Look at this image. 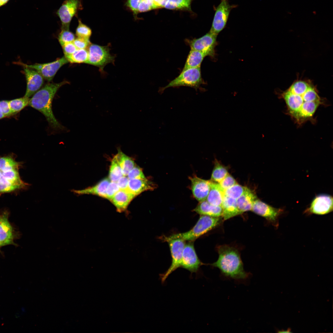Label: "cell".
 Instances as JSON below:
<instances>
[{
    "mask_svg": "<svg viewBox=\"0 0 333 333\" xmlns=\"http://www.w3.org/2000/svg\"><path fill=\"white\" fill-rule=\"evenodd\" d=\"M279 94L286 103L287 113L299 125L314 121L316 110L323 104L316 87L309 79H297Z\"/></svg>",
    "mask_w": 333,
    "mask_h": 333,
    "instance_id": "obj_1",
    "label": "cell"
},
{
    "mask_svg": "<svg viewBox=\"0 0 333 333\" xmlns=\"http://www.w3.org/2000/svg\"><path fill=\"white\" fill-rule=\"evenodd\" d=\"M219 257L211 265L218 268L225 277L237 281L247 279L250 274L244 268L238 250L227 245L217 247Z\"/></svg>",
    "mask_w": 333,
    "mask_h": 333,
    "instance_id": "obj_2",
    "label": "cell"
},
{
    "mask_svg": "<svg viewBox=\"0 0 333 333\" xmlns=\"http://www.w3.org/2000/svg\"><path fill=\"white\" fill-rule=\"evenodd\" d=\"M68 82L49 83L40 89L30 99L29 105L41 112L45 117L50 126L56 130H62L64 127L55 117L52 110V102L58 90Z\"/></svg>",
    "mask_w": 333,
    "mask_h": 333,
    "instance_id": "obj_3",
    "label": "cell"
},
{
    "mask_svg": "<svg viewBox=\"0 0 333 333\" xmlns=\"http://www.w3.org/2000/svg\"><path fill=\"white\" fill-rule=\"evenodd\" d=\"M223 220L221 216L214 217L201 215L195 224L189 231L168 236H163L161 237L162 239L164 241L176 238L185 241H193L219 225Z\"/></svg>",
    "mask_w": 333,
    "mask_h": 333,
    "instance_id": "obj_4",
    "label": "cell"
},
{
    "mask_svg": "<svg viewBox=\"0 0 333 333\" xmlns=\"http://www.w3.org/2000/svg\"><path fill=\"white\" fill-rule=\"evenodd\" d=\"M204 84L200 67L189 68L183 69L178 76L166 86L162 88L159 91L162 92L167 88L181 86L193 88L196 90L199 89L201 85Z\"/></svg>",
    "mask_w": 333,
    "mask_h": 333,
    "instance_id": "obj_5",
    "label": "cell"
},
{
    "mask_svg": "<svg viewBox=\"0 0 333 333\" xmlns=\"http://www.w3.org/2000/svg\"><path fill=\"white\" fill-rule=\"evenodd\" d=\"M88 58L86 63L98 67L101 71L108 64L113 63L115 57L110 53L108 45L90 43L88 47Z\"/></svg>",
    "mask_w": 333,
    "mask_h": 333,
    "instance_id": "obj_6",
    "label": "cell"
},
{
    "mask_svg": "<svg viewBox=\"0 0 333 333\" xmlns=\"http://www.w3.org/2000/svg\"><path fill=\"white\" fill-rule=\"evenodd\" d=\"M172 257L171 265L164 273L160 274L161 282L164 283L168 276L177 268L181 267L183 252L185 245V240L179 238L167 239Z\"/></svg>",
    "mask_w": 333,
    "mask_h": 333,
    "instance_id": "obj_7",
    "label": "cell"
},
{
    "mask_svg": "<svg viewBox=\"0 0 333 333\" xmlns=\"http://www.w3.org/2000/svg\"><path fill=\"white\" fill-rule=\"evenodd\" d=\"M236 7V5H230L228 0H221L220 4L215 8L209 32L217 35L225 27L231 10Z\"/></svg>",
    "mask_w": 333,
    "mask_h": 333,
    "instance_id": "obj_8",
    "label": "cell"
},
{
    "mask_svg": "<svg viewBox=\"0 0 333 333\" xmlns=\"http://www.w3.org/2000/svg\"><path fill=\"white\" fill-rule=\"evenodd\" d=\"M217 35L209 32L202 37L192 39H186V42L191 49L204 53L207 56L213 57L215 48L217 44Z\"/></svg>",
    "mask_w": 333,
    "mask_h": 333,
    "instance_id": "obj_9",
    "label": "cell"
},
{
    "mask_svg": "<svg viewBox=\"0 0 333 333\" xmlns=\"http://www.w3.org/2000/svg\"><path fill=\"white\" fill-rule=\"evenodd\" d=\"M68 62L64 56L59 58L53 62L43 63L27 65L19 62L23 66L34 69L39 73L48 82L52 80L58 70L64 65Z\"/></svg>",
    "mask_w": 333,
    "mask_h": 333,
    "instance_id": "obj_10",
    "label": "cell"
},
{
    "mask_svg": "<svg viewBox=\"0 0 333 333\" xmlns=\"http://www.w3.org/2000/svg\"><path fill=\"white\" fill-rule=\"evenodd\" d=\"M82 8L80 0H65L56 12L62 23L61 29H69L73 17Z\"/></svg>",
    "mask_w": 333,
    "mask_h": 333,
    "instance_id": "obj_11",
    "label": "cell"
},
{
    "mask_svg": "<svg viewBox=\"0 0 333 333\" xmlns=\"http://www.w3.org/2000/svg\"><path fill=\"white\" fill-rule=\"evenodd\" d=\"M251 210L265 218L276 227L278 226V218L283 211V209L273 207L258 198L254 201Z\"/></svg>",
    "mask_w": 333,
    "mask_h": 333,
    "instance_id": "obj_12",
    "label": "cell"
},
{
    "mask_svg": "<svg viewBox=\"0 0 333 333\" xmlns=\"http://www.w3.org/2000/svg\"><path fill=\"white\" fill-rule=\"evenodd\" d=\"M333 211V197L326 194L316 195L305 212L308 214L324 215Z\"/></svg>",
    "mask_w": 333,
    "mask_h": 333,
    "instance_id": "obj_13",
    "label": "cell"
},
{
    "mask_svg": "<svg viewBox=\"0 0 333 333\" xmlns=\"http://www.w3.org/2000/svg\"><path fill=\"white\" fill-rule=\"evenodd\" d=\"M202 263L198 258L192 243L185 244L182 255L181 266L191 273L197 272Z\"/></svg>",
    "mask_w": 333,
    "mask_h": 333,
    "instance_id": "obj_14",
    "label": "cell"
},
{
    "mask_svg": "<svg viewBox=\"0 0 333 333\" xmlns=\"http://www.w3.org/2000/svg\"><path fill=\"white\" fill-rule=\"evenodd\" d=\"M23 67L27 85L24 96L29 98L41 88L43 84L44 78L35 70Z\"/></svg>",
    "mask_w": 333,
    "mask_h": 333,
    "instance_id": "obj_15",
    "label": "cell"
},
{
    "mask_svg": "<svg viewBox=\"0 0 333 333\" xmlns=\"http://www.w3.org/2000/svg\"><path fill=\"white\" fill-rule=\"evenodd\" d=\"M194 197L199 202L206 200L209 194L211 181L200 179L196 175L189 178Z\"/></svg>",
    "mask_w": 333,
    "mask_h": 333,
    "instance_id": "obj_16",
    "label": "cell"
},
{
    "mask_svg": "<svg viewBox=\"0 0 333 333\" xmlns=\"http://www.w3.org/2000/svg\"><path fill=\"white\" fill-rule=\"evenodd\" d=\"M14 236L12 227L7 212L0 215V246L12 244Z\"/></svg>",
    "mask_w": 333,
    "mask_h": 333,
    "instance_id": "obj_17",
    "label": "cell"
},
{
    "mask_svg": "<svg viewBox=\"0 0 333 333\" xmlns=\"http://www.w3.org/2000/svg\"><path fill=\"white\" fill-rule=\"evenodd\" d=\"M135 196V195L125 189H120L110 201L116 207L118 212H124L127 210L128 205Z\"/></svg>",
    "mask_w": 333,
    "mask_h": 333,
    "instance_id": "obj_18",
    "label": "cell"
},
{
    "mask_svg": "<svg viewBox=\"0 0 333 333\" xmlns=\"http://www.w3.org/2000/svg\"><path fill=\"white\" fill-rule=\"evenodd\" d=\"M152 182L146 179H130L128 186L125 189L127 191L137 195L148 190H153L156 187Z\"/></svg>",
    "mask_w": 333,
    "mask_h": 333,
    "instance_id": "obj_19",
    "label": "cell"
},
{
    "mask_svg": "<svg viewBox=\"0 0 333 333\" xmlns=\"http://www.w3.org/2000/svg\"><path fill=\"white\" fill-rule=\"evenodd\" d=\"M257 198L255 194L246 187L242 195L236 199L237 207L240 213L251 210L254 201Z\"/></svg>",
    "mask_w": 333,
    "mask_h": 333,
    "instance_id": "obj_20",
    "label": "cell"
},
{
    "mask_svg": "<svg viewBox=\"0 0 333 333\" xmlns=\"http://www.w3.org/2000/svg\"><path fill=\"white\" fill-rule=\"evenodd\" d=\"M221 207L222 217L224 220H228L241 214L237 207L236 199L224 195Z\"/></svg>",
    "mask_w": 333,
    "mask_h": 333,
    "instance_id": "obj_21",
    "label": "cell"
},
{
    "mask_svg": "<svg viewBox=\"0 0 333 333\" xmlns=\"http://www.w3.org/2000/svg\"><path fill=\"white\" fill-rule=\"evenodd\" d=\"M110 181L109 179L105 178L92 187L82 190H73L72 191L78 195L92 194L105 198L106 189Z\"/></svg>",
    "mask_w": 333,
    "mask_h": 333,
    "instance_id": "obj_22",
    "label": "cell"
},
{
    "mask_svg": "<svg viewBox=\"0 0 333 333\" xmlns=\"http://www.w3.org/2000/svg\"><path fill=\"white\" fill-rule=\"evenodd\" d=\"M193 211L201 215L214 217H222V208L221 206L211 204L206 200L199 202Z\"/></svg>",
    "mask_w": 333,
    "mask_h": 333,
    "instance_id": "obj_23",
    "label": "cell"
},
{
    "mask_svg": "<svg viewBox=\"0 0 333 333\" xmlns=\"http://www.w3.org/2000/svg\"><path fill=\"white\" fill-rule=\"evenodd\" d=\"M210 181V190L206 200L212 205L221 206L224 191L219 183Z\"/></svg>",
    "mask_w": 333,
    "mask_h": 333,
    "instance_id": "obj_24",
    "label": "cell"
},
{
    "mask_svg": "<svg viewBox=\"0 0 333 333\" xmlns=\"http://www.w3.org/2000/svg\"><path fill=\"white\" fill-rule=\"evenodd\" d=\"M206 56V54L202 52L191 49L183 69L200 67L201 64Z\"/></svg>",
    "mask_w": 333,
    "mask_h": 333,
    "instance_id": "obj_25",
    "label": "cell"
},
{
    "mask_svg": "<svg viewBox=\"0 0 333 333\" xmlns=\"http://www.w3.org/2000/svg\"><path fill=\"white\" fill-rule=\"evenodd\" d=\"M115 157L121 167L123 175L127 176L135 166L134 161L120 150H118V152Z\"/></svg>",
    "mask_w": 333,
    "mask_h": 333,
    "instance_id": "obj_26",
    "label": "cell"
},
{
    "mask_svg": "<svg viewBox=\"0 0 333 333\" xmlns=\"http://www.w3.org/2000/svg\"><path fill=\"white\" fill-rule=\"evenodd\" d=\"M22 166V163L16 161L12 155L0 157V170L2 172L18 170Z\"/></svg>",
    "mask_w": 333,
    "mask_h": 333,
    "instance_id": "obj_27",
    "label": "cell"
},
{
    "mask_svg": "<svg viewBox=\"0 0 333 333\" xmlns=\"http://www.w3.org/2000/svg\"><path fill=\"white\" fill-rule=\"evenodd\" d=\"M27 183L20 184L8 180L2 177L0 179V194L25 189L29 186Z\"/></svg>",
    "mask_w": 333,
    "mask_h": 333,
    "instance_id": "obj_28",
    "label": "cell"
},
{
    "mask_svg": "<svg viewBox=\"0 0 333 333\" xmlns=\"http://www.w3.org/2000/svg\"><path fill=\"white\" fill-rule=\"evenodd\" d=\"M228 174L227 168L216 161L212 172L211 180L219 183Z\"/></svg>",
    "mask_w": 333,
    "mask_h": 333,
    "instance_id": "obj_29",
    "label": "cell"
},
{
    "mask_svg": "<svg viewBox=\"0 0 333 333\" xmlns=\"http://www.w3.org/2000/svg\"><path fill=\"white\" fill-rule=\"evenodd\" d=\"M192 0H168L164 7L170 10L190 11Z\"/></svg>",
    "mask_w": 333,
    "mask_h": 333,
    "instance_id": "obj_30",
    "label": "cell"
},
{
    "mask_svg": "<svg viewBox=\"0 0 333 333\" xmlns=\"http://www.w3.org/2000/svg\"><path fill=\"white\" fill-rule=\"evenodd\" d=\"M65 57L72 63H86L88 58V51L86 49H77L72 54Z\"/></svg>",
    "mask_w": 333,
    "mask_h": 333,
    "instance_id": "obj_31",
    "label": "cell"
},
{
    "mask_svg": "<svg viewBox=\"0 0 333 333\" xmlns=\"http://www.w3.org/2000/svg\"><path fill=\"white\" fill-rule=\"evenodd\" d=\"M30 99L25 96L9 101L10 108L12 113H17L29 105Z\"/></svg>",
    "mask_w": 333,
    "mask_h": 333,
    "instance_id": "obj_32",
    "label": "cell"
},
{
    "mask_svg": "<svg viewBox=\"0 0 333 333\" xmlns=\"http://www.w3.org/2000/svg\"><path fill=\"white\" fill-rule=\"evenodd\" d=\"M123 175L121 167L114 156L110 167L109 179L111 181L116 182Z\"/></svg>",
    "mask_w": 333,
    "mask_h": 333,
    "instance_id": "obj_33",
    "label": "cell"
},
{
    "mask_svg": "<svg viewBox=\"0 0 333 333\" xmlns=\"http://www.w3.org/2000/svg\"><path fill=\"white\" fill-rule=\"evenodd\" d=\"M246 188L237 183L225 190L224 195L237 199L242 195Z\"/></svg>",
    "mask_w": 333,
    "mask_h": 333,
    "instance_id": "obj_34",
    "label": "cell"
},
{
    "mask_svg": "<svg viewBox=\"0 0 333 333\" xmlns=\"http://www.w3.org/2000/svg\"><path fill=\"white\" fill-rule=\"evenodd\" d=\"M92 33L91 29L79 19L78 24L76 30V35L77 37L89 39Z\"/></svg>",
    "mask_w": 333,
    "mask_h": 333,
    "instance_id": "obj_35",
    "label": "cell"
},
{
    "mask_svg": "<svg viewBox=\"0 0 333 333\" xmlns=\"http://www.w3.org/2000/svg\"><path fill=\"white\" fill-rule=\"evenodd\" d=\"M58 39L60 44L62 46L65 43L73 42L75 37L74 34L69 29H61Z\"/></svg>",
    "mask_w": 333,
    "mask_h": 333,
    "instance_id": "obj_36",
    "label": "cell"
},
{
    "mask_svg": "<svg viewBox=\"0 0 333 333\" xmlns=\"http://www.w3.org/2000/svg\"><path fill=\"white\" fill-rule=\"evenodd\" d=\"M155 9L154 0H141L138 6V12H144Z\"/></svg>",
    "mask_w": 333,
    "mask_h": 333,
    "instance_id": "obj_37",
    "label": "cell"
},
{
    "mask_svg": "<svg viewBox=\"0 0 333 333\" xmlns=\"http://www.w3.org/2000/svg\"><path fill=\"white\" fill-rule=\"evenodd\" d=\"M129 179H146L142 169L138 166H135L129 172L127 176Z\"/></svg>",
    "mask_w": 333,
    "mask_h": 333,
    "instance_id": "obj_38",
    "label": "cell"
},
{
    "mask_svg": "<svg viewBox=\"0 0 333 333\" xmlns=\"http://www.w3.org/2000/svg\"><path fill=\"white\" fill-rule=\"evenodd\" d=\"M119 190L116 182L111 181L106 189L105 198L110 201L115 194Z\"/></svg>",
    "mask_w": 333,
    "mask_h": 333,
    "instance_id": "obj_39",
    "label": "cell"
},
{
    "mask_svg": "<svg viewBox=\"0 0 333 333\" xmlns=\"http://www.w3.org/2000/svg\"><path fill=\"white\" fill-rule=\"evenodd\" d=\"M237 183L234 178L228 174L219 183L224 191Z\"/></svg>",
    "mask_w": 333,
    "mask_h": 333,
    "instance_id": "obj_40",
    "label": "cell"
},
{
    "mask_svg": "<svg viewBox=\"0 0 333 333\" xmlns=\"http://www.w3.org/2000/svg\"><path fill=\"white\" fill-rule=\"evenodd\" d=\"M77 49H86L91 43L89 39L77 37L73 42Z\"/></svg>",
    "mask_w": 333,
    "mask_h": 333,
    "instance_id": "obj_41",
    "label": "cell"
},
{
    "mask_svg": "<svg viewBox=\"0 0 333 333\" xmlns=\"http://www.w3.org/2000/svg\"><path fill=\"white\" fill-rule=\"evenodd\" d=\"M0 111L5 117L14 114L10 108L9 101L3 100L0 101Z\"/></svg>",
    "mask_w": 333,
    "mask_h": 333,
    "instance_id": "obj_42",
    "label": "cell"
},
{
    "mask_svg": "<svg viewBox=\"0 0 333 333\" xmlns=\"http://www.w3.org/2000/svg\"><path fill=\"white\" fill-rule=\"evenodd\" d=\"M62 47L65 57L72 55L77 49L73 42L65 43Z\"/></svg>",
    "mask_w": 333,
    "mask_h": 333,
    "instance_id": "obj_43",
    "label": "cell"
},
{
    "mask_svg": "<svg viewBox=\"0 0 333 333\" xmlns=\"http://www.w3.org/2000/svg\"><path fill=\"white\" fill-rule=\"evenodd\" d=\"M141 0H127L126 5L133 12L134 14L136 16L138 13V8Z\"/></svg>",
    "mask_w": 333,
    "mask_h": 333,
    "instance_id": "obj_44",
    "label": "cell"
},
{
    "mask_svg": "<svg viewBox=\"0 0 333 333\" xmlns=\"http://www.w3.org/2000/svg\"><path fill=\"white\" fill-rule=\"evenodd\" d=\"M129 179L126 176L123 175L116 182L120 189H125L127 187Z\"/></svg>",
    "mask_w": 333,
    "mask_h": 333,
    "instance_id": "obj_45",
    "label": "cell"
},
{
    "mask_svg": "<svg viewBox=\"0 0 333 333\" xmlns=\"http://www.w3.org/2000/svg\"><path fill=\"white\" fill-rule=\"evenodd\" d=\"M168 0H154L155 9L164 7Z\"/></svg>",
    "mask_w": 333,
    "mask_h": 333,
    "instance_id": "obj_46",
    "label": "cell"
},
{
    "mask_svg": "<svg viewBox=\"0 0 333 333\" xmlns=\"http://www.w3.org/2000/svg\"><path fill=\"white\" fill-rule=\"evenodd\" d=\"M277 332H278V333H290V332H291V329L290 328L288 329L287 330H279V331L278 330V331Z\"/></svg>",
    "mask_w": 333,
    "mask_h": 333,
    "instance_id": "obj_47",
    "label": "cell"
},
{
    "mask_svg": "<svg viewBox=\"0 0 333 333\" xmlns=\"http://www.w3.org/2000/svg\"><path fill=\"white\" fill-rule=\"evenodd\" d=\"M9 0H0V6L4 5Z\"/></svg>",
    "mask_w": 333,
    "mask_h": 333,
    "instance_id": "obj_48",
    "label": "cell"
},
{
    "mask_svg": "<svg viewBox=\"0 0 333 333\" xmlns=\"http://www.w3.org/2000/svg\"><path fill=\"white\" fill-rule=\"evenodd\" d=\"M4 117H5L3 115L2 112L0 111V119Z\"/></svg>",
    "mask_w": 333,
    "mask_h": 333,
    "instance_id": "obj_49",
    "label": "cell"
},
{
    "mask_svg": "<svg viewBox=\"0 0 333 333\" xmlns=\"http://www.w3.org/2000/svg\"><path fill=\"white\" fill-rule=\"evenodd\" d=\"M2 174V171L0 170V179L1 178Z\"/></svg>",
    "mask_w": 333,
    "mask_h": 333,
    "instance_id": "obj_50",
    "label": "cell"
}]
</instances>
